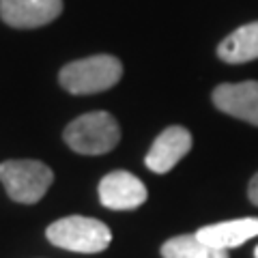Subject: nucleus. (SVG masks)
<instances>
[{"label": "nucleus", "mask_w": 258, "mask_h": 258, "mask_svg": "<svg viewBox=\"0 0 258 258\" xmlns=\"http://www.w3.org/2000/svg\"><path fill=\"white\" fill-rule=\"evenodd\" d=\"M120 140V127L110 112H88L71 120L64 129V142L80 155H103Z\"/></svg>", "instance_id": "7ed1b4c3"}, {"label": "nucleus", "mask_w": 258, "mask_h": 258, "mask_svg": "<svg viewBox=\"0 0 258 258\" xmlns=\"http://www.w3.org/2000/svg\"><path fill=\"white\" fill-rule=\"evenodd\" d=\"M217 56L224 62L241 64L258 58V22L245 24V26L230 32L217 47Z\"/></svg>", "instance_id": "9d476101"}, {"label": "nucleus", "mask_w": 258, "mask_h": 258, "mask_svg": "<svg viewBox=\"0 0 258 258\" xmlns=\"http://www.w3.org/2000/svg\"><path fill=\"white\" fill-rule=\"evenodd\" d=\"M196 237L215 249L228 252V249L239 247L245 241L258 237V217H239V220L205 226L196 232Z\"/></svg>", "instance_id": "1a4fd4ad"}, {"label": "nucleus", "mask_w": 258, "mask_h": 258, "mask_svg": "<svg viewBox=\"0 0 258 258\" xmlns=\"http://www.w3.org/2000/svg\"><path fill=\"white\" fill-rule=\"evenodd\" d=\"M99 200L103 207L114 211H129V209H138L147 200V187L136 174L114 170L101 179Z\"/></svg>", "instance_id": "39448f33"}, {"label": "nucleus", "mask_w": 258, "mask_h": 258, "mask_svg": "<svg viewBox=\"0 0 258 258\" xmlns=\"http://www.w3.org/2000/svg\"><path fill=\"white\" fill-rule=\"evenodd\" d=\"M254 256H256V258H258V245H256V249H254Z\"/></svg>", "instance_id": "ddd939ff"}, {"label": "nucleus", "mask_w": 258, "mask_h": 258, "mask_svg": "<svg viewBox=\"0 0 258 258\" xmlns=\"http://www.w3.org/2000/svg\"><path fill=\"white\" fill-rule=\"evenodd\" d=\"M217 110L258 127V82L247 80L239 84H220L213 91Z\"/></svg>", "instance_id": "6e6552de"}, {"label": "nucleus", "mask_w": 258, "mask_h": 258, "mask_svg": "<svg viewBox=\"0 0 258 258\" xmlns=\"http://www.w3.org/2000/svg\"><path fill=\"white\" fill-rule=\"evenodd\" d=\"M0 181L11 200L35 205L50 189L54 172L50 166L37 159H9L0 164Z\"/></svg>", "instance_id": "20e7f679"}, {"label": "nucleus", "mask_w": 258, "mask_h": 258, "mask_svg": "<svg viewBox=\"0 0 258 258\" xmlns=\"http://www.w3.org/2000/svg\"><path fill=\"white\" fill-rule=\"evenodd\" d=\"M161 256L164 258H228V252L207 245L194 232V235H181V237L168 239L161 245Z\"/></svg>", "instance_id": "9b49d317"}, {"label": "nucleus", "mask_w": 258, "mask_h": 258, "mask_svg": "<svg viewBox=\"0 0 258 258\" xmlns=\"http://www.w3.org/2000/svg\"><path fill=\"white\" fill-rule=\"evenodd\" d=\"M189 149H191V134L181 125H172L157 136V140L153 142L151 151L144 157V164H147L149 170L157 174L170 172L187 155Z\"/></svg>", "instance_id": "0eeeda50"}, {"label": "nucleus", "mask_w": 258, "mask_h": 258, "mask_svg": "<svg viewBox=\"0 0 258 258\" xmlns=\"http://www.w3.org/2000/svg\"><path fill=\"white\" fill-rule=\"evenodd\" d=\"M247 196H249V200H252V205H256V207H258V172L252 176V181H249Z\"/></svg>", "instance_id": "f8f14e48"}, {"label": "nucleus", "mask_w": 258, "mask_h": 258, "mask_svg": "<svg viewBox=\"0 0 258 258\" xmlns=\"http://www.w3.org/2000/svg\"><path fill=\"white\" fill-rule=\"evenodd\" d=\"M62 0H0V18L13 28H39L54 22Z\"/></svg>", "instance_id": "423d86ee"}, {"label": "nucleus", "mask_w": 258, "mask_h": 258, "mask_svg": "<svg viewBox=\"0 0 258 258\" xmlns=\"http://www.w3.org/2000/svg\"><path fill=\"white\" fill-rule=\"evenodd\" d=\"M45 237L52 245L69 249V252L97 254L110 245L112 232L106 224L95 217L69 215L47 226Z\"/></svg>", "instance_id": "f03ea898"}, {"label": "nucleus", "mask_w": 258, "mask_h": 258, "mask_svg": "<svg viewBox=\"0 0 258 258\" xmlns=\"http://www.w3.org/2000/svg\"><path fill=\"white\" fill-rule=\"evenodd\" d=\"M123 76V64L116 56L97 54L64 64L58 74L60 86L71 95H93L114 86Z\"/></svg>", "instance_id": "f257e3e1"}]
</instances>
